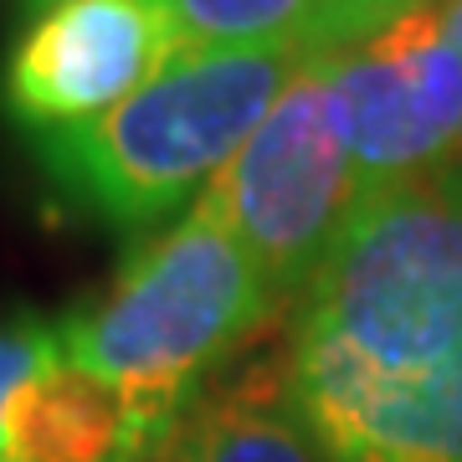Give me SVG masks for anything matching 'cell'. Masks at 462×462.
Masks as SVG:
<instances>
[{
    "label": "cell",
    "mask_w": 462,
    "mask_h": 462,
    "mask_svg": "<svg viewBox=\"0 0 462 462\" xmlns=\"http://www.w3.org/2000/svg\"><path fill=\"white\" fill-rule=\"evenodd\" d=\"M462 349V154L365 190L298 298L288 391L319 442Z\"/></svg>",
    "instance_id": "6da1fadb"
},
{
    "label": "cell",
    "mask_w": 462,
    "mask_h": 462,
    "mask_svg": "<svg viewBox=\"0 0 462 462\" xmlns=\"http://www.w3.org/2000/svg\"><path fill=\"white\" fill-rule=\"evenodd\" d=\"M278 314L263 267L200 196L170 231L129 252L108 293L57 319V339L67 365L124 396V462H144L200 396V380Z\"/></svg>",
    "instance_id": "7a4b0ae2"
},
{
    "label": "cell",
    "mask_w": 462,
    "mask_h": 462,
    "mask_svg": "<svg viewBox=\"0 0 462 462\" xmlns=\"http://www.w3.org/2000/svg\"><path fill=\"white\" fill-rule=\"evenodd\" d=\"M309 62V47L185 51L103 118L36 134L42 175L72 211L144 231L211 190Z\"/></svg>",
    "instance_id": "3957f363"
},
{
    "label": "cell",
    "mask_w": 462,
    "mask_h": 462,
    "mask_svg": "<svg viewBox=\"0 0 462 462\" xmlns=\"http://www.w3.org/2000/svg\"><path fill=\"white\" fill-rule=\"evenodd\" d=\"M206 196L263 267L278 303H298L360 206V175L329 103L324 57L282 88L242 154Z\"/></svg>",
    "instance_id": "277c9868"
},
{
    "label": "cell",
    "mask_w": 462,
    "mask_h": 462,
    "mask_svg": "<svg viewBox=\"0 0 462 462\" xmlns=\"http://www.w3.org/2000/svg\"><path fill=\"white\" fill-rule=\"evenodd\" d=\"M324 78L360 196L431 175L462 154V57L442 32L437 0L324 57Z\"/></svg>",
    "instance_id": "5b68a950"
},
{
    "label": "cell",
    "mask_w": 462,
    "mask_h": 462,
    "mask_svg": "<svg viewBox=\"0 0 462 462\" xmlns=\"http://www.w3.org/2000/svg\"><path fill=\"white\" fill-rule=\"evenodd\" d=\"M180 57L170 0H26L0 62V108L36 134L103 118Z\"/></svg>",
    "instance_id": "8992f818"
},
{
    "label": "cell",
    "mask_w": 462,
    "mask_h": 462,
    "mask_svg": "<svg viewBox=\"0 0 462 462\" xmlns=\"http://www.w3.org/2000/svg\"><path fill=\"white\" fill-rule=\"evenodd\" d=\"M144 462H334L282 380H231L196 396Z\"/></svg>",
    "instance_id": "52a82bcc"
},
{
    "label": "cell",
    "mask_w": 462,
    "mask_h": 462,
    "mask_svg": "<svg viewBox=\"0 0 462 462\" xmlns=\"http://www.w3.org/2000/svg\"><path fill=\"white\" fill-rule=\"evenodd\" d=\"M129 406L78 365H51L5 406V462H124Z\"/></svg>",
    "instance_id": "ba28073f"
},
{
    "label": "cell",
    "mask_w": 462,
    "mask_h": 462,
    "mask_svg": "<svg viewBox=\"0 0 462 462\" xmlns=\"http://www.w3.org/2000/svg\"><path fill=\"white\" fill-rule=\"evenodd\" d=\"M324 452L334 462H462V349L427 380L370 401Z\"/></svg>",
    "instance_id": "9c48e42d"
},
{
    "label": "cell",
    "mask_w": 462,
    "mask_h": 462,
    "mask_svg": "<svg viewBox=\"0 0 462 462\" xmlns=\"http://www.w3.org/2000/svg\"><path fill=\"white\" fill-rule=\"evenodd\" d=\"M51 365H62V339L57 319L42 314H11L0 324V462H5V406L26 380L47 375Z\"/></svg>",
    "instance_id": "30bf717a"
},
{
    "label": "cell",
    "mask_w": 462,
    "mask_h": 462,
    "mask_svg": "<svg viewBox=\"0 0 462 462\" xmlns=\"http://www.w3.org/2000/svg\"><path fill=\"white\" fill-rule=\"evenodd\" d=\"M437 11H442V32L452 42V51L462 57V0H437Z\"/></svg>",
    "instance_id": "8fae6325"
}]
</instances>
